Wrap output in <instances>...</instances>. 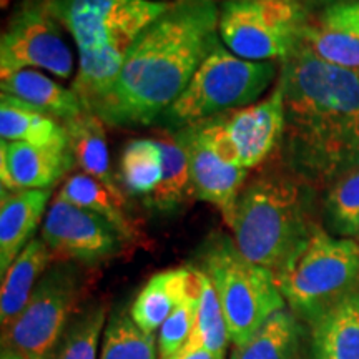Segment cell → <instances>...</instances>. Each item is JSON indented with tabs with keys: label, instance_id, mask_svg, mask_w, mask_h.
<instances>
[{
	"label": "cell",
	"instance_id": "obj_27",
	"mask_svg": "<svg viewBox=\"0 0 359 359\" xmlns=\"http://www.w3.org/2000/svg\"><path fill=\"white\" fill-rule=\"evenodd\" d=\"M196 271H198L200 280L198 314H196V326L190 343L183 351L191 348H205L208 351L218 354V356L226 358L228 343L231 339L230 333H228L223 306L219 303L218 293L215 290L212 280L201 269L196 268Z\"/></svg>",
	"mask_w": 359,
	"mask_h": 359
},
{
	"label": "cell",
	"instance_id": "obj_12",
	"mask_svg": "<svg viewBox=\"0 0 359 359\" xmlns=\"http://www.w3.org/2000/svg\"><path fill=\"white\" fill-rule=\"evenodd\" d=\"M40 238L55 262L97 264L115 257L122 238L109 222L57 195L45 215Z\"/></svg>",
	"mask_w": 359,
	"mask_h": 359
},
{
	"label": "cell",
	"instance_id": "obj_23",
	"mask_svg": "<svg viewBox=\"0 0 359 359\" xmlns=\"http://www.w3.org/2000/svg\"><path fill=\"white\" fill-rule=\"evenodd\" d=\"M155 140L161 148L163 158V177L154 195L145 200V205L158 212H172L183 206L193 195L188 158L177 135L167 128L156 132Z\"/></svg>",
	"mask_w": 359,
	"mask_h": 359
},
{
	"label": "cell",
	"instance_id": "obj_3",
	"mask_svg": "<svg viewBox=\"0 0 359 359\" xmlns=\"http://www.w3.org/2000/svg\"><path fill=\"white\" fill-rule=\"evenodd\" d=\"M172 0H48L79 50L72 90L92 111L118 79L132 45Z\"/></svg>",
	"mask_w": 359,
	"mask_h": 359
},
{
	"label": "cell",
	"instance_id": "obj_30",
	"mask_svg": "<svg viewBox=\"0 0 359 359\" xmlns=\"http://www.w3.org/2000/svg\"><path fill=\"white\" fill-rule=\"evenodd\" d=\"M299 47L330 65L359 70V34L351 30L331 29L318 20H309Z\"/></svg>",
	"mask_w": 359,
	"mask_h": 359
},
{
	"label": "cell",
	"instance_id": "obj_18",
	"mask_svg": "<svg viewBox=\"0 0 359 359\" xmlns=\"http://www.w3.org/2000/svg\"><path fill=\"white\" fill-rule=\"evenodd\" d=\"M55 262V257L45 245L42 238H34L2 278L0 290V323L4 327L11 326L15 318L24 311L40 278Z\"/></svg>",
	"mask_w": 359,
	"mask_h": 359
},
{
	"label": "cell",
	"instance_id": "obj_36",
	"mask_svg": "<svg viewBox=\"0 0 359 359\" xmlns=\"http://www.w3.org/2000/svg\"><path fill=\"white\" fill-rule=\"evenodd\" d=\"M0 2H2V8H6L8 6V2H11V0H0Z\"/></svg>",
	"mask_w": 359,
	"mask_h": 359
},
{
	"label": "cell",
	"instance_id": "obj_25",
	"mask_svg": "<svg viewBox=\"0 0 359 359\" xmlns=\"http://www.w3.org/2000/svg\"><path fill=\"white\" fill-rule=\"evenodd\" d=\"M161 177L163 158L155 138H138L125 147L120 158V180L130 195L148 200L158 188Z\"/></svg>",
	"mask_w": 359,
	"mask_h": 359
},
{
	"label": "cell",
	"instance_id": "obj_7",
	"mask_svg": "<svg viewBox=\"0 0 359 359\" xmlns=\"http://www.w3.org/2000/svg\"><path fill=\"white\" fill-rule=\"evenodd\" d=\"M273 62H250L219 43L201 62L185 92L158 118L170 132L257 103L276 79Z\"/></svg>",
	"mask_w": 359,
	"mask_h": 359
},
{
	"label": "cell",
	"instance_id": "obj_11",
	"mask_svg": "<svg viewBox=\"0 0 359 359\" xmlns=\"http://www.w3.org/2000/svg\"><path fill=\"white\" fill-rule=\"evenodd\" d=\"M55 20L43 0H30L13 13L0 40V79L35 69L70 77L74 55Z\"/></svg>",
	"mask_w": 359,
	"mask_h": 359
},
{
	"label": "cell",
	"instance_id": "obj_16",
	"mask_svg": "<svg viewBox=\"0 0 359 359\" xmlns=\"http://www.w3.org/2000/svg\"><path fill=\"white\" fill-rule=\"evenodd\" d=\"M195 285L196 271L193 266L156 273L130 304V316L143 331L155 334Z\"/></svg>",
	"mask_w": 359,
	"mask_h": 359
},
{
	"label": "cell",
	"instance_id": "obj_9",
	"mask_svg": "<svg viewBox=\"0 0 359 359\" xmlns=\"http://www.w3.org/2000/svg\"><path fill=\"white\" fill-rule=\"evenodd\" d=\"M82 290L83 273L77 263H53L40 278L24 311L2 330V346L25 359H50L77 313Z\"/></svg>",
	"mask_w": 359,
	"mask_h": 359
},
{
	"label": "cell",
	"instance_id": "obj_33",
	"mask_svg": "<svg viewBox=\"0 0 359 359\" xmlns=\"http://www.w3.org/2000/svg\"><path fill=\"white\" fill-rule=\"evenodd\" d=\"M173 359H226V358L218 356V354L208 351V349L205 348H191V349H187V351L180 353L178 356Z\"/></svg>",
	"mask_w": 359,
	"mask_h": 359
},
{
	"label": "cell",
	"instance_id": "obj_1",
	"mask_svg": "<svg viewBox=\"0 0 359 359\" xmlns=\"http://www.w3.org/2000/svg\"><path fill=\"white\" fill-rule=\"evenodd\" d=\"M217 0H172L132 45L118 79L92 110L110 127L158 122L219 45Z\"/></svg>",
	"mask_w": 359,
	"mask_h": 359
},
{
	"label": "cell",
	"instance_id": "obj_22",
	"mask_svg": "<svg viewBox=\"0 0 359 359\" xmlns=\"http://www.w3.org/2000/svg\"><path fill=\"white\" fill-rule=\"evenodd\" d=\"M302 343V320L285 308L271 314L246 343L236 344L230 359H298Z\"/></svg>",
	"mask_w": 359,
	"mask_h": 359
},
{
	"label": "cell",
	"instance_id": "obj_31",
	"mask_svg": "<svg viewBox=\"0 0 359 359\" xmlns=\"http://www.w3.org/2000/svg\"><path fill=\"white\" fill-rule=\"evenodd\" d=\"M195 268V266H193ZM196 271V268H195ZM200 298V280L196 271V285L190 294L175 308L168 320L158 330V359H173L190 343L196 326Z\"/></svg>",
	"mask_w": 359,
	"mask_h": 359
},
{
	"label": "cell",
	"instance_id": "obj_28",
	"mask_svg": "<svg viewBox=\"0 0 359 359\" xmlns=\"http://www.w3.org/2000/svg\"><path fill=\"white\" fill-rule=\"evenodd\" d=\"M325 217L336 235H359V163L339 173L325 195Z\"/></svg>",
	"mask_w": 359,
	"mask_h": 359
},
{
	"label": "cell",
	"instance_id": "obj_21",
	"mask_svg": "<svg viewBox=\"0 0 359 359\" xmlns=\"http://www.w3.org/2000/svg\"><path fill=\"white\" fill-rule=\"evenodd\" d=\"M0 137L2 142L69 148L64 123L7 93L0 95Z\"/></svg>",
	"mask_w": 359,
	"mask_h": 359
},
{
	"label": "cell",
	"instance_id": "obj_5",
	"mask_svg": "<svg viewBox=\"0 0 359 359\" xmlns=\"http://www.w3.org/2000/svg\"><path fill=\"white\" fill-rule=\"evenodd\" d=\"M193 266L212 280L235 346L246 343L271 314L286 308L275 275L246 259L224 233L206 238Z\"/></svg>",
	"mask_w": 359,
	"mask_h": 359
},
{
	"label": "cell",
	"instance_id": "obj_13",
	"mask_svg": "<svg viewBox=\"0 0 359 359\" xmlns=\"http://www.w3.org/2000/svg\"><path fill=\"white\" fill-rule=\"evenodd\" d=\"M182 143L190 167V177L195 198L217 206L224 223L230 226L235 215L236 201L246 185L250 170L226 163L215 154L191 127L173 132Z\"/></svg>",
	"mask_w": 359,
	"mask_h": 359
},
{
	"label": "cell",
	"instance_id": "obj_29",
	"mask_svg": "<svg viewBox=\"0 0 359 359\" xmlns=\"http://www.w3.org/2000/svg\"><path fill=\"white\" fill-rule=\"evenodd\" d=\"M107 320L105 304H93L75 313L50 359H97Z\"/></svg>",
	"mask_w": 359,
	"mask_h": 359
},
{
	"label": "cell",
	"instance_id": "obj_10",
	"mask_svg": "<svg viewBox=\"0 0 359 359\" xmlns=\"http://www.w3.org/2000/svg\"><path fill=\"white\" fill-rule=\"evenodd\" d=\"M187 127H191L226 163L246 170L259 167L281 147L285 133L283 92L276 85L262 102Z\"/></svg>",
	"mask_w": 359,
	"mask_h": 359
},
{
	"label": "cell",
	"instance_id": "obj_17",
	"mask_svg": "<svg viewBox=\"0 0 359 359\" xmlns=\"http://www.w3.org/2000/svg\"><path fill=\"white\" fill-rule=\"evenodd\" d=\"M64 127L69 135V150L75 165L82 173L98 180L116 198L127 203L122 188L111 173L105 123L92 111H83L82 115L64 122Z\"/></svg>",
	"mask_w": 359,
	"mask_h": 359
},
{
	"label": "cell",
	"instance_id": "obj_24",
	"mask_svg": "<svg viewBox=\"0 0 359 359\" xmlns=\"http://www.w3.org/2000/svg\"><path fill=\"white\" fill-rule=\"evenodd\" d=\"M58 195L70 203L87 208L109 222L123 241L135 240L137 231L125 213V203L98 180L87 173H74L65 180Z\"/></svg>",
	"mask_w": 359,
	"mask_h": 359
},
{
	"label": "cell",
	"instance_id": "obj_26",
	"mask_svg": "<svg viewBox=\"0 0 359 359\" xmlns=\"http://www.w3.org/2000/svg\"><path fill=\"white\" fill-rule=\"evenodd\" d=\"M100 359H158V338L143 331L130 309L118 308L107 320Z\"/></svg>",
	"mask_w": 359,
	"mask_h": 359
},
{
	"label": "cell",
	"instance_id": "obj_38",
	"mask_svg": "<svg viewBox=\"0 0 359 359\" xmlns=\"http://www.w3.org/2000/svg\"><path fill=\"white\" fill-rule=\"evenodd\" d=\"M358 241H359V235H358Z\"/></svg>",
	"mask_w": 359,
	"mask_h": 359
},
{
	"label": "cell",
	"instance_id": "obj_2",
	"mask_svg": "<svg viewBox=\"0 0 359 359\" xmlns=\"http://www.w3.org/2000/svg\"><path fill=\"white\" fill-rule=\"evenodd\" d=\"M281 155L309 185H330L359 163V70L326 64L298 47L281 62Z\"/></svg>",
	"mask_w": 359,
	"mask_h": 359
},
{
	"label": "cell",
	"instance_id": "obj_6",
	"mask_svg": "<svg viewBox=\"0 0 359 359\" xmlns=\"http://www.w3.org/2000/svg\"><path fill=\"white\" fill-rule=\"evenodd\" d=\"M288 309L308 325L359 291V241L330 235L321 226L288 269L276 276Z\"/></svg>",
	"mask_w": 359,
	"mask_h": 359
},
{
	"label": "cell",
	"instance_id": "obj_32",
	"mask_svg": "<svg viewBox=\"0 0 359 359\" xmlns=\"http://www.w3.org/2000/svg\"><path fill=\"white\" fill-rule=\"evenodd\" d=\"M316 20L331 29L351 30V32L359 34V0L330 4Z\"/></svg>",
	"mask_w": 359,
	"mask_h": 359
},
{
	"label": "cell",
	"instance_id": "obj_8",
	"mask_svg": "<svg viewBox=\"0 0 359 359\" xmlns=\"http://www.w3.org/2000/svg\"><path fill=\"white\" fill-rule=\"evenodd\" d=\"M309 20L303 0H223L218 32L224 47L245 60L283 62L299 47Z\"/></svg>",
	"mask_w": 359,
	"mask_h": 359
},
{
	"label": "cell",
	"instance_id": "obj_35",
	"mask_svg": "<svg viewBox=\"0 0 359 359\" xmlns=\"http://www.w3.org/2000/svg\"><path fill=\"white\" fill-rule=\"evenodd\" d=\"M320 2H326L327 6H330V4H334V2H351V0H320Z\"/></svg>",
	"mask_w": 359,
	"mask_h": 359
},
{
	"label": "cell",
	"instance_id": "obj_20",
	"mask_svg": "<svg viewBox=\"0 0 359 359\" xmlns=\"http://www.w3.org/2000/svg\"><path fill=\"white\" fill-rule=\"evenodd\" d=\"M0 88L2 93L19 98L20 102L53 116L62 123L87 111L74 90L62 87L37 70L15 72L0 80Z\"/></svg>",
	"mask_w": 359,
	"mask_h": 359
},
{
	"label": "cell",
	"instance_id": "obj_4",
	"mask_svg": "<svg viewBox=\"0 0 359 359\" xmlns=\"http://www.w3.org/2000/svg\"><path fill=\"white\" fill-rule=\"evenodd\" d=\"M313 188L288 168L269 170L246 183L230 224L241 255L281 275L318 226L311 218Z\"/></svg>",
	"mask_w": 359,
	"mask_h": 359
},
{
	"label": "cell",
	"instance_id": "obj_37",
	"mask_svg": "<svg viewBox=\"0 0 359 359\" xmlns=\"http://www.w3.org/2000/svg\"><path fill=\"white\" fill-rule=\"evenodd\" d=\"M43 2H48V0H43Z\"/></svg>",
	"mask_w": 359,
	"mask_h": 359
},
{
	"label": "cell",
	"instance_id": "obj_34",
	"mask_svg": "<svg viewBox=\"0 0 359 359\" xmlns=\"http://www.w3.org/2000/svg\"><path fill=\"white\" fill-rule=\"evenodd\" d=\"M0 359H25L24 356H20L19 353H15L11 348H4L2 346V353H0Z\"/></svg>",
	"mask_w": 359,
	"mask_h": 359
},
{
	"label": "cell",
	"instance_id": "obj_14",
	"mask_svg": "<svg viewBox=\"0 0 359 359\" xmlns=\"http://www.w3.org/2000/svg\"><path fill=\"white\" fill-rule=\"evenodd\" d=\"M74 165L69 148L39 147L24 142L0 143L2 190H52Z\"/></svg>",
	"mask_w": 359,
	"mask_h": 359
},
{
	"label": "cell",
	"instance_id": "obj_15",
	"mask_svg": "<svg viewBox=\"0 0 359 359\" xmlns=\"http://www.w3.org/2000/svg\"><path fill=\"white\" fill-rule=\"evenodd\" d=\"M0 275L34 240L40 222L47 213L52 190L0 191Z\"/></svg>",
	"mask_w": 359,
	"mask_h": 359
},
{
	"label": "cell",
	"instance_id": "obj_19",
	"mask_svg": "<svg viewBox=\"0 0 359 359\" xmlns=\"http://www.w3.org/2000/svg\"><path fill=\"white\" fill-rule=\"evenodd\" d=\"M309 326V359H359V291Z\"/></svg>",
	"mask_w": 359,
	"mask_h": 359
}]
</instances>
